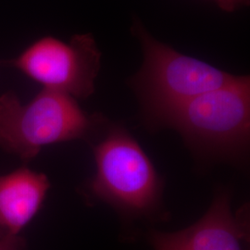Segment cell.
<instances>
[{
	"mask_svg": "<svg viewBox=\"0 0 250 250\" xmlns=\"http://www.w3.org/2000/svg\"><path fill=\"white\" fill-rule=\"evenodd\" d=\"M50 187L45 174L25 167L0 175V238L20 235L39 211Z\"/></svg>",
	"mask_w": 250,
	"mask_h": 250,
	"instance_id": "cell-7",
	"label": "cell"
},
{
	"mask_svg": "<svg viewBox=\"0 0 250 250\" xmlns=\"http://www.w3.org/2000/svg\"><path fill=\"white\" fill-rule=\"evenodd\" d=\"M147 240L153 250H250V208L233 211L231 195L222 190L197 223L176 232L151 229Z\"/></svg>",
	"mask_w": 250,
	"mask_h": 250,
	"instance_id": "cell-6",
	"label": "cell"
},
{
	"mask_svg": "<svg viewBox=\"0 0 250 250\" xmlns=\"http://www.w3.org/2000/svg\"><path fill=\"white\" fill-rule=\"evenodd\" d=\"M143 46V65L132 84L146 115L154 118L170 107L230 83L236 75L180 53L136 27Z\"/></svg>",
	"mask_w": 250,
	"mask_h": 250,
	"instance_id": "cell-4",
	"label": "cell"
},
{
	"mask_svg": "<svg viewBox=\"0 0 250 250\" xmlns=\"http://www.w3.org/2000/svg\"><path fill=\"white\" fill-rule=\"evenodd\" d=\"M93 152L96 173L83 188L86 200L111 206L128 224L159 218L163 181L126 128L107 127Z\"/></svg>",
	"mask_w": 250,
	"mask_h": 250,
	"instance_id": "cell-2",
	"label": "cell"
},
{
	"mask_svg": "<svg viewBox=\"0 0 250 250\" xmlns=\"http://www.w3.org/2000/svg\"><path fill=\"white\" fill-rule=\"evenodd\" d=\"M101 54L89 34L76 35L69 42L45 36L29 45L5 65L40 83L44 89L87 99L95 92Z\"/></svg>",
	"mask_w": 250,
	"mask_h": 250,
	"instance_id": "cell-5",
	"label": "cell"
},
{
	"mask_svg": "<svg viewBox=\"0 0 250 250\" xmlns=\"http://www.w3.org/2000/svg\"><path fill=\"white\" fill-rule=\"evenodd\" d=\"M151 123L177 131L196 155L245 161L250 140V77L236 75L219 88L165 110Z\"/></svg>",
	"mask_w": 250,
	"mask_h": 250,
	"instance_id": "cell-1",
	"label": "cell"
},
{
	"mask_svg": "<svg viewBox=\"0 0 250 250\" xmlns=\"http://www.w3.org/2000/svg\"><path fill=\"white\" fill-rule=\"evenodd\" d=\"M221 9L225 11H233L242 6L249 4L250 0H213Z\"/></svg>",
	"mask_w": 250,
	"mask_h": 250,
	"instance_id": "cell-9",
	"label": "cell"
},
{
	"mask_svg": "<svg viewBox=\"0 0 250 250\" xmlns=\"http://www.w3.org/2000/svg\"><path fill=\"white\" fill-rule=\"evenodd\" d=\"M25 240L21 235L0 238V250H23Z\"/></svg>",
	"mask_w": 250,
	"mask_h": 250,
	"instance_id": "cell-8",
	"label": "cell"
},
{
	"mask_svg": "<svg viewBox=\"0 0 250 250\" xmlns=\"http://www.w3.org/2000/svg\"><path fill=\"white\" fill-rule=\"evenodd\" d=\"M103 125L64 93L43 88L28 103L13 92L0 95V148L25 162L46 146L90 140Z\"/></svg>",
	"mask_w": 250,
	"mask_h": 250,
	"instance_id": "cell-3",
	"label": "cell"
}]
</instances>
